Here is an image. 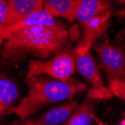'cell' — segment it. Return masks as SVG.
<instances>
[{"mask_svg":"<svg viewBox=\"0 0 125 125\" xmlns=\"http://www.w3.org/2000/svg\"><path fill=\"white\" fill-rule=\"evenodd\" d=\"M70 32L64 22L53 18L11 31L0 53L5 67L17 66L28 59L47 60L68 49Z\"/></svg>","mask_w":125,"mask_h":125,"instance_id":"1","label":"cell"},{"mask_svg":"<svg viewBox=\"0 0 125 125\" xmlns=\"http://www.w3.org/2000/svg\"><path fill=\"white\" fill-rule=\"evenodd\" d=\"M28 94L12 110L25 121L47 106L70 100L84 92L87 86L75 78L61 81L46 75H36L26 79Z\"/></svg>","mask_w":125,"mask_h":125,"instance_id":"2","label":"cell"},{"mask_svg":"<svg viewBox=\"0 0 125 125\" xmlns=\"http://www.w3.org/2000/svg\"><path fill=\"white\" fill-rule=\"evenodd\" d=\"M96 52L106 74L109 89L114 96L125 101V50L101 43L96 47Z\"/></svg>","mask_w":125,"mask_h":125,"instance_id":"3","label":"cell"},{"mask_svg":"<svg viewBox=\"0 0 125 125\" xmlns=\"http://www.w3.org/2000/svg\"><path fill=\"white\" fill-rule=\"evenodd\" d=\"M75 70L73 54L67 49L47 60H29L26 79L41 74L58 80L67 81L71 78Z\"/></svg>","mask_w":125,"mask_h":125,"instance_id":"4","label":"cell"},{"mask_svg":"<svg viewBox=\"0 0 125 125\" xmlns=\"http://www.w3.org/2000/svg\"><path fill=\"white\" fill-rule=\"evenodd\" d=\"M76 70L91 85L88 96L93 99H108L113 96L110 90L104 86L99 67L90 52L76 53L72 51Z\"/></svg>","mask_w":125,"mask_h":125,"instance_id":"5","label":"cell"},{"mask_svg":"<svg viewBox=\"0 0 125 125\" xmlns=\"http://www.w3.org/2000/svg\"><path fill=\"white\" fill-rule=\"evenodd\" d=\"M112 14V10H108L82 27V38L73 52L76 53L90 52L96 41L106 32L110 23Z\"/></svg>","mask_w":125,"mask_h":125,"instance_id":"6","label":"cell"},{"mask_svg":"<svg viewBox=\"0 0 125 125\" xmlns=\"http://www.w3.org/2000/svg\"><path fill=\"white\" fill-rule=\"evenodd\" d=\"M7 3L8 16L4 32L26 17L43 9V0H7Z\"/></svg>","mask_w":125,"mask_h":125,"instance_id":"7","label":"cell"},{"mask_svg":"<svg viewBox=\"0 0 125 125\" xmlns=\"http://www.w3.org/2000/svg\"><path fill=\"white\" fill-rule=\"evenodd\" d=\"M78 106L75 100H71L66 104L52 108L38 118L22 121L20 125H59L66 122Z\"/></svg>","mask_w":125,"mask_h":125,"instance_id":"8","label":"cell"},{"mask_svg":"<svg viewBox=\"0 0 125 125\" xmlns=\"http://www.w3.org/2000/svg\"><path fill=\"white\" fill-rule=\"evenodd\" d=\"M76 19L81 28L97 17L112 10L111 0H76Z\"/></svg>","mask_w":125,"mask_h":125,"instance_id":"9","label":"cell"},{"mask_svg":"<svg viewBox=\"0 0 125 125\" xmlns=\"http://www.w3.org/2000/svg\"><path fill=\"white\" fill-rule=\"evenodd\" d=\"M19 92L17 85L0 73V118L12 113Z\"/></svg>","mask_w":125,"mask_h":125,"instance_id":"10","label":"cell"},{"mask_svg":"<svg viewBox=\"0 0 125 125\" xmlns=\"http://www.w3.org/2000/svg\"><path fill=\"white\" fill-rule=\"evenodd\" d=\"M43 9L53 17H62L68 22L76 19V0H43Z\"/></svg>","mask_w":125,"mask_h":125,"instance_id":"11","label":"cell"},{"mask_svg":"<svg viewBox=\"0 0 125 125\" xmlns=\"http://www.w3.org/2000/svg\"><path fill=\"white\" fill-rule=\"evenodd\" d=\"M94 100L87 96L82 104L73 111L64 125H90L92 124L94 110Z\"/></svg>","mask_w":125,"mask_h":125,"instance_id":"12","label":"cell"},{"mask_svg":"<svg viewBox=\"0 0 125 125\" xmlns=\"http://www.w3.org/2000/svg\"><path fill=\"white\" fill-rule=\"evenodd\" d=\"M8 16V3L7 0H0V45L4 41L3 32L6 26Z\"/></svg>","mask_w":125,"mask_h":125,"instance_id":"13","label":"cell"},{"mask_svg":"<svg viewBox=\"0 0 125 125\" xmlns=\"http://www.w3.org/2000/svg\"><path fill=\"white\" fill-rule=\"evenodd\" d=\"M115 2L118 5L125 6V0H115Z\"/></svg>","mask_w":125,"mask_h":125,"instance_id":"14","label":"cell"},{"mask_svg":"<svg viewBox=\"0 0 125 125\" xmlns=\"http://www.w3.org/2000/svg\"><path fill=\"white\" fill-rule=\"evenodd\" d=\"M99 125H105V124H104L103 123H100ZM117 125H125V119H124L121 123H119V124H117Z\"/></svg>","mask_w":125,"mask_h":125,"instance_id":"15","label":"cell"},{"mask_svg":"<svg viewBox=\"0 0 125 125\" xmlns=\"http://www.w3.org/2000/svg\"><path fill=\"white\" fill-rule=\"evenodd\" d=\"M124 41H125V31H124Z\"/></svg>","mask_w":125,"mask_h":125,"instance_id":"16","label":"cell"}]
</instances>
